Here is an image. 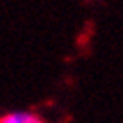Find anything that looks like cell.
<instances>
[{"label":"cell","instance_id":"cell-1","mask_svg":"<svg viewBox=\"0 0 123 123\" xmlns=\"http://www.w3.org/2000/svg\"><path fill=\"white\" fill-rule=\"evenodd\" d=\"M0 123H43L39 116L32 112H9L0 118Z\"/></svg>","mask_w":123,"mask_h":123}]
</instances>
